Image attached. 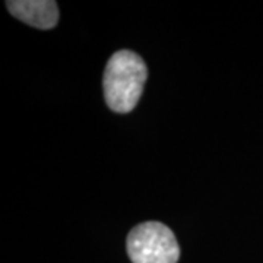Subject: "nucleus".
Wrapping results in <instances>:
<instances>
[{
	"instance_id": "nucleus-1",
	"label": "nucleus",
	"mask_w": 263,
	"mask_h": 263,
	"mask_svg": "<svg viewBox=\"0 0 263 263\" xmlns=\"http://www.w3.org/2000/svg\"><path fill=\"white\" fill-rule=\"evenodd\" d=\"M148 79V69L139 54L119 50L108 59L104 70L105 103L114 113L126 114L138 105Z\"/></svg>"
},
{
	"instance_id": "nucleus-2",
	"label": "nucleus",
	"mask_w": 263,
	"mask_h": 263,
	"mask_svg": "<svg viewBox=\"0 0 263 263\" xmlns=\"http://www.w3.org/2000/svg\"><path fill=\"white\" fill-rule=\"evenodd\" d=\"M126 249L133 263H177L180 259L176 235L158 221L135 227L127 235Z\"/></svg>"
},
{
	"instance_id": "nucleus-3",
	"label": "nucleus",
	"mask_w": 263,
	"mask_h": 263,
	"mask_svg": "<svg viewBox=\"0 0 263 263\" xmlns=\"http://www.w3.org/2000/svg\"><path fill=\"white\" fill-rule=\"evenodd\" d=\"M6 8L15 18L34 28L51 29L59 22V8L51 0H9Z\"/></svg>"
}]
</instances>
